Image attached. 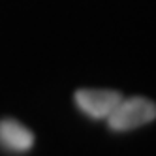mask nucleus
<instances>
[{"instance_id": "f257e3e1", "label": "nucleus", "mask_w": 156, "mask_h": 156, "mask_svg": "<svg viewBox=\"0 0 156 156\" xmlns=\"http://www.w3.org/2000/svg\"><path fill=\"white\" fill-rule=\"evenodd\" d=\"M156 119V104L143 96L122 98L107 115V126L113 132H128L145 126Z\"/></svg>"}, {"instance_id": "f03ea898", "label": "nucleus", "mask_w": 156, "mask_h": 156, "mask_svg": "<svg viewBox=\"0 0 156 156\" xmlns=\"http://www.w3.org/2000/svg\"><path fill=\"white\" fill-rule=\"evenodd\" d=\"M75 104L87 117L94 120L107 119V115L117 107L122 94L117 90H102V88H81L75 92Z\"/></svg>"}, {"instance_id": "7ed1b4c3", "label": "nucleus", "mask_w": 156, "mask_h": 156, "mask_svg": "<svg viewBox=\"0 0 156 156\" xmlns=\"http://www.w3.org/2000/svg\"><path fill=\"white\" fill-rule=\"evenodd\" d=\"M0 147L8 152L25 154L34 147V133L17 120H0Z\"/></svg>"}]
</instances>
